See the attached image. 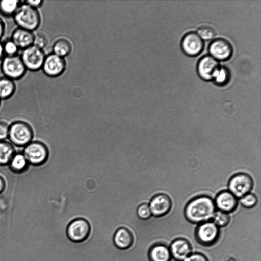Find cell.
Here are the masks:
<instances>
[{"instance_id": "cell-21", "label": "cell", "mask_w": 261, "mask_h": 261, "mask_svg": "<svg viewBox=\"0 0 261 261\" xmlns=\"http://www.w3.org/2000/svg\"><path fill=\"white\" fill-rule=\"evenodd\" d=\"M9 164L12 171L20 173L27 170L29 163L23 153H15Z\"/></svg>"}, {"instance_id": "cell-29", "label": "cell", "mask_w": 261, "mask_h": 261, "mask_svg": "<svg viewBox=\"0 0 261 261\" xmlns=\"http://www.w3.org/2000/svg\"><path fill=\"white\" fill-rule=\"evenodd\" d=\"M48 43L47 36L43 33L38 32L34 35L33 45L43 49Z\"/></svg>"}, {"instance_id": "cell-13", "label": "cell", "mask_w": 261, "mask_h": 261, "mask_svg": "<svg viewBox=\"0 0 261 261\" xmlns=\"http://www.w3.org/2000/svg\"><path fill=\"white\" fill-rule=\"evenodd\" d=\"M211 56L217 60H225L232 54V47L227 40L218 38L213 41L209 46Z\"/></svg>"}, {"instance_id": "cell-3", "label": "cell", "mask_w": 261, "mask_h": 261, "mask_svg": "<svg viewBox=\"0 0 261 261\" xmlns=\"http://www.w3.org/2000/svg\"><path fill=\"white\" fill-rule=\"evenodd\" d=\"M195 239L200 245L211 247L216 244L220 237V229L212 220L198 224L194 231Z\"/></svg>"}, {"instance_id": "cell-30", "label": "cell", "mask_w": 261, "mask_h": 261, "mask_svg": "<svg viewBox=\"0 0 261 261\" xmlns=\"http://www.w3.org/2000/svg\"><path fill=\"white\" fill-rule=\"evenodd\" d=\"M229 78V73L227 69L220 67L216 74L214 79L215 82L219 85L224 84Z\"/></svg>"}, {"instance_id": "cell-7", "label": "cell", "mask_w": 261, "mask_h": 261, "mask_svg": "<svg viewBox=\"0 0 261 261\" xmlns=\"http://www.w3.org/2000/svg\"><path fill=\"white\" fill-rule=\"evenodd\" d=\"M20 57L27 70L33 71L42 68L45 58L43 49L33 45L23 49Z\"/></svg>"}, {"instance_id": "cell-20", "label": "cell", "mask_w": 261, "mask_h": 261, "mask_svg": "<svg viewBox=\"0 0 261 261\" xmlns=\"http://www.w3.org/2000/svg\"><path fill=\"white\" fill-rule=\"evenodd\" d=\"M16 90L14 81L6 76L0 77V99H7L13 96Z\"/></svg>"}, {"instance_id": "cell-19", "label": "cell", "mask_w": 261, "mask_h": 261, "mask_svg": "<svg viewBox=\"0 0 261 261\" xmlns=\"http://www.w3.org/2000/svg\"><path fill=\"white\" fill-rule=\"evenodd\" d=\"M113 241L119 249L126 250L129 248L134 243V237L131 232L127 228H118L114 233Z\"/></svg>"}, {"instance_id": "cell-12", "label": "cell", "mask_w": 261, "mask_h": 261, "mask_svg": "<svg viewBox=\"0 0 261 261\" xmlns=\"http://www.w3.org/2000/svg\"><path fill=\"white\" fill-rule=\"evenodd\" d=\"M149 206L152 215L160 217L170 212L172 207V201L168 195L161 193L152 198Z\"/></svg>"}, {"instance_id": "cell-28", "label": "cell", "mask_w": 261, "mask_h": 261, "mask_svg": "<svg viewBox=\"0 0 261 261\" xmlns=\"http://www.w3.org/2000/svg\"><path fill=\"white\" fill-rule=\"evenodd\" d=\"M241 204L245 208H250L255 206L257 202V197L252 193H248L241 197Z\"/></svg>"}, {"instance_id": "cell-18", "label": "cell", "mask_w": 261, "mask_h": 261, "mask_svg": "<svg viewBox=\"0 0 261 261\" xmlns=\"http://www.w3.org/2000/svg\"><path fill=\"white\" fill-rule=\"evenodd\" d=\"M34 35L33 31L18 27L12 32L11 39L19 48L23 49L33 45Z\"/></svg>"}, {"instance_id": "cell-27", "label": "cell", "mask_w": 261, "mask_h": 261, "mask_svg": "<svg viewBox=\"0 0 261 261\" xmlns=\"http://www.w3.org/2000/svg\"><path fill=\"white\" fill-rule=\"evenodd\" d=\"M2 43L4 55L8 56L17 55L19 48L11 39H8Z\"/></svg>"}, {"instance_id": "cell-11", "label": "cell", "mask_w": 261, "mask_h": 261, "mask_svg": "<svg viewBox=\"0 0 261 261\" xmlns=\"http://www.w3.org/2000/svg\"><path fill=\"white\" fill-rule=\"evenodd\" d=\"M220 68L218 60L209 55L202 57L197 66L199 75L206 80L214 79Z\"/></svg>"}, {"instance_id": "cell-35", "label": "cell", "mask_w": 261, "mask_h": 261, "mask_svg": "<svg viewBox=\"0 0 261 261\" xmlns=\"http://www.w3.org/2000/svg\"><path fill=\"white\" fill-rule=\"evenodd\" d=\"M5 26L3 20L0 18V39L3 37L5 32Z\"/></svg>"}, {"instance_id": "cell-14", "label": "cell", "mask_w": 261, "mask_h": 261, "mask_svg": "<svg viewBox=\"0 0 261 261\" xmlns=\"http://www.w3.org/2000/svg\"><path fill=\"white\" fill-rule=\"evenodd\" d=\"M42 68L46 75L55 77L64 72L65 62L61 57L52 54L45 57Z\"/></svg>"}, {"instance_id": "cell-36", "label": "cell", "mask_w": 261, "mask_h": 261, "mask_svg": "<svg viewBox=\"0 0 261 261\" xmlns=\"http://www.w3.org/2000/svg\"><path fill=\"white\" fill-rule=\"evenodd\" d=\"M6 183L4 178L0 176V193H1L5 189Z\"/></svg>"}, {"instance_id": "cell-15", "label": "cell", "mask_w": 261, "mask_h": 261, "mask_svg": "<svg viewBox=\"0 0 261 261\" xmlns=\"http://www.w3.org/2000/svg\"><path fill=\"white\" fill-rule=\"evenodd\" d=\"M203 45L202 39L195 32H190L186 34L181 43L183 50L190 56L199 54L202 50Z\"/></svg>"}, {"instance_id": "cell-1", "label": "cell", "mask_w": 261, "mask_h": 261, "mask_svg": "<svg viewBox=\"0 0 261 261\" xmlns=\"http://www.w3.org/2000/svg\"><path fill=\"white\" fill-rule=\"evenodd\" d=\"M215 202L207 196H200L190 200L185 207L184 214L191 223L200 224L211 221L216 212Z\"/></svg>"}, {"instance_id": "cell-23", "label": "cell", "mask_w": 261, "mask_h": 261, "mask_svg": "<svg viewBox=\"0 0 261 261\" xmlns=\"http://www.w3.org/2000/svg\"><path fill=\"white\" fill-rule=\"evenodd\" d=\"M21 4L19 1L1 0L0 14L6 17L13 16Z\"/></svg>"}, {"instance_id": "cell-4", "label": "cell", "mask_w": 261, "mask_h": 261, "mask_svg": "<svg viewBox=\"0 0 261 261\" xmlns=\"http://www.w3.org/2000/svg\"><path fill=\"white\" fill-rule=\"evenodd\" d=\"M33 137L32 127L25 122L16 121L9 126L8 137L10 141L17 146H25L31 142Z\"/></svg>"}, {"instance_id": "cell-34", "label": "cell", "mask_w": 261, "mask_h": 261, "mask_svg": "<svg viewBox=\"0 0 261 261\" xmlns=\"http://www.w3.org/2000/svg\"><path fill=\"white\" fill-rule=\"evenodd\" d=\"M24 3L29 5L30 6L37 9V8L39 7L43 3L42 1L41 0H37V1H25L24 2Z\"/></svg>"}, {"instance_id": "cell-2", "label": "cell", "mask_w": 261, "mask_h": 261, "mask_svg": "<svg viewBox=\"0 0 261 261\" xmlns=\"http://www.w3.org/2000/svg\"><path fill=\"white\" fill-rule=\"evenodd\" d=\"M14 20L19 28L33 31L39 26L40 15L37 9L21 3L14 15Z\"/></svg>"}, {"instance_id": "cell-6", "label": "cell", "mask_w": 261, "mask_h": 261, "mask_svg": "<svg viewBox=\"0 0 261 261\" xmlns=\"http://www.w3.org/2000/svg\"><path fill=\"white\" fill-rule=\"evenodd\" d=\"M23 154L28 163L34 166H39L46 161L48 156V150L43 143L33 141L25 146Z\"/></svg>"}, {"instance_id": "cell-22", "label": "cell", "mask_w": 261, "mask_h": 261, "mask_svg": "<svg viewBox=\"0 0 261 261\" xmlns=\"http://www.w3.org/2000/svg\"><path fill=\"white\" fill-rule=\"evenodd\" d=\"M15 153L14 148L10 143L0 141V165L9 164Z\"/></svg>"}, {"instance_id": "cell-33", "label": "cell", "mask_w": 261, "mask_h": 261, "mask_svg": "<svg viewBox=\"0 0 261 261\" xmlns=\"http://www.w3.org/2000/svg\"><path fill=\"white\" fill-rule=\"evenodd\" d=\"M9 126L4 122H0V140L4 141L8 137Z\"/></svg>"}, {"instance_id": "cell-26", "label": "cell", "mask_w": 261, "mask_h": 261, "mask_svg": "<svg viewBox=\"0 0 261 261\" xmlns=\"http://www.w3.org/2000/svg\"><path fill=\"white\" fill-rule=\"evenodd\" d=\"M198 34L202 39L210 40L215 37L216 35V31L213 27L204 25L199 28Z\"/></svg>"}, {"instance_id": "cell-9", "label": "cell", "mask_w": 261, "mask_h": 261, "mask_svg": "<svg viewBox=\"0 0 261 261\" xmlns=\"http://www.w3.org/2000/svg\"><path fill=\"white\" fill-rule=\"evenodd\" d=\"M90 232L89 223L83 218H77L72 221L67 228V236L74 242L85 241L89 236Z\"/></svg>"}, {"instance_id": "cell-16", "label": "cell", "mask_w": 261, "mask_h": 261, "mask_svg": "<svg viewBox=\"0 0 261 261\" xmlns=\"http://www.w3.org/2000/svg\"><path fill=\"white\" fill-rule=\"evenodd\" d=\"M215 205L219 211L229 213L236 209L238 200L229 191H223L216 196Z\"/></svg>"}, {"instance_id": "cell-38", "label": "cell", "mask_w": 261, "mask_h": 261, "mask_svg": "<svg viewBox=\"0 0 261 261\" xmlns=\"http://www.w3.org/2000/svg\"><path fill=\"white\" fill-rule=\"evenodd\" d=\"M0 103H1V99H0Z\"/></svg>"}, {"instance_id": "cell-37", "label": "cell", "mask_w": 261, "mask_h": 261, "mask_svg": "<svg viewBox=\"0 0 261 261\" xmlns=\"http://www.w3.org/2000/svg\"><path fill=\"white\" fill-rule=\"evenodd\" d=\"M4 53L3 50V43L0 42V60L4 57Z\"/></svg>"}, {"instance_id": "cell-25", "label": "cell", "mask_w": 261, "mask_h": 261, "mask_svg": "<svg viewBox=\"0 0 261 261\" xmlns=\"http://www.w3.org/2000/svg\"><path fill=\"white\" fill-rule=\"evenodd\" d=\"M212 221L218 227H224L229 224L230 216L228 213L218 210L215 212Z\"/></svg>"}, {"instance_id": "cell-10", "label": "cell", "mask_w": 261, "mask_h": 261, "mask_svg": "<svg viewBox=\"0 0 261 261\" xmlns=\"http://www.w3.org/2000/svg\"><path fill=\"white\" fill-rule=\"evenodd\" d=\"M169 247L172 258L176 261H183L192 253L191 243L184 238L175 239Z\"/></svg>"}, {"instance_id": "cell-5", "label": "cell", "mask_w": 261, "mask_h": 261, "mask_svg": "<svg viewBox=\"0 0 261 261\" xmlns=\"http://www.w3.org/2000/svg\"><path fill=\"white\" fill-rule=\"evenodd\" d=\"M1 67L4 76L14 81L22 77L27 70L20 56L18 55L4 57Z\"/></svg>"}, {"instance_id": "cell-31", "label": "cell", "mask_w": 261, "mask_h": 261, "mask_svg": "<svg viewBox=\"0 0 261 261\" xmlns=\"http://www.w3.org/2000/svg\"><path fill=\"white\" fill-rule=\"evenodd\" d=\"M138 217L143 220H147L150 218L152 215L149 206L147 204H141L137 209Z\"/></svg>"}, {"instance_id": "cell-8", "label": "cell", "mask_w": 261, "mask_h": 261, "mask_svg": "<svg viewBox=\"0 0 261 261\" xmlns=\"http://www.w3.org/2000/svg\"><path fill=\"white\" fill-rule=\"evenodd\" d=\"M253 181L250 175L239 173L233 175L229 180V191L237 198H241L249 193L252 189Z\"/></svg>"}, {"instance_id": "cell-17", "label": "cell", "mask_w": 261, "mask_h": 261, "mask_svg": "<svg viewBox=\"0 0 261 261\" xmlns=\"http://www.w3.org/2000/svg\"><path fill=\"white\" fill-rule=\"evenodd\" d=\"M149 261H171L169 247L163 242H157L149 248L148 253Z\"/></svg>"}, {"instance_id": "cell-32", "label": "cell", "mask_w": 261, "mask_h": 261, "mask_svg": "<svg viewBox=\"0 0 261 261\" xmlns=\"http://www.w3.org/2000/svg\"><path fill=\"white\" fill-rule=\"evenodd\" d=\"M183 261H209L206 256L201 252H192Z\"/></svg>"}, {"instance_id": "cell-24", "label": "cell", "mask_w": 261, "mask_h": 261, "mask_svg": "<svg viewBox=\"0 0 261 261\" xmlns=\"http://www.w3.org/2000/svg\"><path fill=\"white\" fill-rule=\"evenodd\" d=\"M55 54L63 57L68 55L71 50V45L67 40L62 38L57 40L54 44Z\"/></svg>"}]
</instances>
